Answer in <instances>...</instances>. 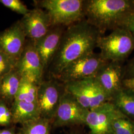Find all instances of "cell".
I'll return each instance as SVG.
<instances>
[{
  "label": "cell",
  "mask_w": 134,
  "mask_h": 134,
  "mask_svg": "<svg viewBox=\"0 0 134 134\" xmlns=\"http://www.w3.org/2000/svg\"><path fill=\"white\" fill-rule=\"evenodd\" d=\"M64 84L66 91L87 110H91L110 101L109 98L94 77Z\"/></svg>",
  "instance_id": "5b68a950"
},
{
  "label": "cell",
  "mask_w": 134,
  "mask_h": 134,
  "mask_svg": "<svg viewBox=\"0 0 134 134\" xmlns=\"http://www.w3.org/2000/svg\"><path fill=\"white\" fill-rule=\"evenodd\" d=\"M65 91V84L57 79L43 80L39 85L37 93L40 117L53 121Z\"/></svg>",
  "instance_id": "52a82bcc"
},
{
  "label": "cell",
  "mask_w": 134,
  "mask_h": 134,
  "mask_svg": "<svg viewBox=\"0 0 134 134\" xmlns=\"http://www.w3.org/2000/svg\"><path fill=\"white\" fill-rule=\"evenodd\" d=\"M100 32L82 19L67 27L57 52L48 68L49 78H56L70 63L94 52Z\"/></svg>",
  "instance_id": "6da1fadb"
},
{
  "label": "cell",
  "mask_w": 134,
  "mask_h": 134,
  "mask_svg": "<svg viewBox=\"0 0 134 134\" xmlns=\"http://www.w3.org/2000/svg\"><path fill=\"white\" fill-rule=\"evenodd\" d=\"M12 123V115L10 108L2 98H0V126H9Z\"/></svg>",
  "instance_id": "603a6c76"
},
{
  "label": "cell",
  "mask_w": 134,
  "mask_h": 134,
  "mask_svg": "<svg viewBox=\"0 0 134 134\" xmlns=\"http://www.w3.org/2000/svg\"><path fill=\"white\" fill-rule=\"evenodd\" d=\"M119 27L128 30L134 36V11L130 13L122 19Z\"/></svg>",
  "instance_id": "cb8c5ba5"
},
{
  "label": "cell",
  "mask_w": 134,
  "mask_h": 134,
  "mask_svg": "<svg viewBox=\"0 0 134 134\" xmlns=\"http://www.w3.org/2000/svg\"><path fill=\"white\" fill-rule=\"evenodd\" d=\"M15 63L4 53L0 51V83L3 78L15 69Z\"/></svg>",
  "instance_id": "44dd1931"
},
{
  "label": "cell",
  "mask_w": 134,
  "mask_h": 134,
  "mask_svg": "<svg viewBox=\"0 0 134 134\" xmlns=\"http://www.w3.org/2000/svg\"><path fill=\"white\" fill-rule=\"evenodd\" d=\"M122 63L108 62L94 77L110 101L113 96L123 87L125 67Z\"/></svg>",
  "instance_id": "7c38bea8"
},
{
  "label": "cell",
  "mask_w": 134,
  "mask_h": 134,
  "mask_svg": "<svg viewBox=\"0 0 134 134\" xmlns=\"http://www.w3.org/2000/svg\"><path fill=\"white\" fill-rule=\"evenodd\" d=\"M66 27L60 26L52 27L42 38L34 42L43 65L44 72L48 69L57 52Z\"/></svg>",
  "instance_id": "5bb4252c"
},
{
  "label": "cell",
  "mask_w": 134,
  "mask_h": 134,
  "mask_svg": "<svg viewBox=\"0 0 134 134\" xmlns=\"http://www.w3.org/2000/svg\"><path fill=\"white\" fill-rule=\"evenodd\" d=\"M108 62L101 56L100 53L92 52L70 63L55 79L66 83L93 77Z\"/></svg>",
  "instance_id": "8992f818"
},
{
  "label": "cell",
  "mask_w": 134,
  "mask_h": 134,
  "mask_svg": "<svg viewBox=\"0 0 134 134\" xmlns=\"http://www.w3.org/2000/svg\"><path fill=\"white\" fill-rule=\"evenodd\" d=\"M96 47L106 61L123 62L134 50V36L128 30L117 27L108 35H101Z\"/></svg>",
  "instance_id": "277c9868"
},
{
  "label": "cell",
  "mask_w": 134,
  "mask_h": 134,
  "mask_svg": "<svg viewBox=\"0 0 134 134\" xmlns=\"http://www.w3.org/2000/svg\"><path fill=\"white\" fill-rule=\"evenodd\" d=\"M21 77L15 69L6 75L0 83V98L12 104L19 88Z\"/></svg>",
  "instance_id": "e0dca14e"
},
{
  "label": "cell",
  "mask_w": 134,
  "mask_h": 134,
  "mask_svg": "<svg viewBox=\"0 0 134 134\" xmlns=\"http://www.w3.org/2000/svg\"><path fill=\"white\" fill-rule=\"evenodd\" d=\"M0 4L14 12L23 15L27 14L30 10L26 5L19 0H0Z\"/></svg>",
  "instance_id": "7402d4cb"
},
{
  "label": "cell",
  "mask_w": 134,
  "mask_h": 134,
  "mask_svg": "<svg viewBox=\"0 0 134 134\" xmlns=\"http://www.w3.org/2000/svg\"><path fill=\"white\" fill-rule=\"evenodd\" d=\"M27 37L18 20L5 30L0 31V51L11 59L16 65L27 42Z\"/></svg>",
  "instance_id": "8fae6325"
},
{
  "label": "cell",
  "mask_w": 134,
  "mask_h": 134,
  "mask_svg": "<svg viewBox=\"0 0 134 134\" xmlns=\"http://www.w3.org/2000/svg\"><path fill=\"white\" fill-rule=\"evenodd\" d=\"M110 102L123 115L134 121V90L123 86Z\"/></svg>",
  "instance_id": "2e32d148"
},
{
  "label": "cell",
  "mask_w": 134,
  "mask_h": 134,
  "mask_svg": "<svg viewBox=\"0 0 134 134\" xmlns=\"http://www.w3.org/2000/svg\"><path fill=\"white\" fill-rule=\"evenodd\" d=\"M123 86L134 90V77L124 79L123 81Z\"/></svg>",
  "instance_id": "4316f807"
},
{
  "label": "cell",
  "mask_w": 134,
  "mask_h": 134,
  "mask_svg": "<svg viewBox=\"0 0 134 134\" xmlns=\"http://www.w3.org/2000/svg\"><path fill=\"white\" fill-rule=\"evenodd\" d=\"M81 126H82L72 127L71 131L68 134H89L86 133L83 128H81Z\"/></svg>",
  "instance_id": "484cf974"
},
{
  "label": "cell",
  "mask_w": 134,
  "mask_h": 134,
  "mask_svg": "<svg viewBox=\"0 0 134 134\" xmlns=\"http://www.w3.org/2000/svg\"><path fill=\"white\" fill-rule=\"evenodd\" d=\"M27 38L35 42L46 35L52 27L47 12L36 7L20 20Z\"/></svg>",
  "instance_id": "4fadbf2b"
},
{
  "label": "cell",
  "mask_w": 134,
  "mask_h": 134,
  "mask_svg": "<svg viewBox=\"0 0 134 134\" xmlns=\"http://www.w3.org/2000/svg\"><path fill=\"white\" fill-rule=\"evenodd\" d=\"M15 69L21 78L26 79L38 85L43 81L44 68L32 41L29 40L27 42V40Z\"/></svg>",
  "instance_id": "9c48e42d"
},
{
  "label": "cell",
  "mask_w": 134,
  "mask_h": 134,
  "mask_svg": "<svg viewBox=\"0 0 134 134\" xmlns=\"http://www.w3.org/2000/svg\"><path fill=\"white\" fill-rule=\"evenodd\" d=\"M134 77V57L125 67V79Z\"/></svg>",
  "instance_id": "d4e9b609"
},
{
  "label": "cell",
  "mask_w": 134,
  "mask_h": 134,
  "mask_svg": "<svg viewBox=\"0 0 134 134\" xmlns=\"http://www.w3.org/2000/svg\"><path fill=\"white\" fill-rule=\"evenodd\" d=\"M83 0L34 1L36 7L46 10L52 26L68 27L85 19Z\"/></svg>",
  "instance_id": "3957f363"
},
{
  "label": "cell",
  "mask_w": 134,
  "mask_h": 134,
  "mask_svg": "<svg viewBox=\"0 0 134 134\" xmlns=\"http://www.w3.org/2000/svg\"><path fill=\"white\" fill-rule=\"evenodd\" d=\"M123 115L110 101L88 110L85 125L90 130L89 134H110L112 122Z\"/></svg>",
  "instance_id": "30bf717a"
},
{
  "label": "cell",
  "mask_w": 134,
  "mask_h": 134,
  "mask_svg": "<svg viewBox=\"0 0 134 134\" xmlns=\"http://www.w3.org/2000/svg\"><path fill=\"white\" fill-rule=\"evenodd\" d=\"M39 85L33 81L21 78L19 88L14 100L23 101L38 104L37 93Z\"/></svg>",
  "instance_id": "d6986e66"
},
{
  "label": "cell",
  "mask_w": 134,
  "mask_h": 134,
  "mask_svg": "<svg viewBox=\"0 0 134 134\" xmlns=\"http://www.w3.org/2000/svg\"><path fill=\"white\" fill-rule=\"evenodd\" d=\"M21 125L19 134H50L52 121L40 117Z\"/></svg>",
  "instance_id": "ac0fdd59"
},
{
  "label": "cell",
  "mask_w": 134,
  "mask_h": 134,
  "mask_svg": "<svg viewBox=\"0 0 134 134\" xmlns=\"http://www.w3.org/2000/svg\"><path fill=\"white\" fill-rule=\"evenodd\" d=\"M88 111L66 91L52 121V126L60 128L84 126Z\"/></svg>",
  "instance_id": "ba28073f"
},
{
  "label": "cell",
  "mask_w": 134,
  "mask_h": 134,
  "mask_svg": "<svg viewBox=\"0 0 134 134\" xmlns=\"http://www.w3.org/2000/svg\"><path fill=\"white\" fill-rule=\"evenodd\" d=\"M0 134H16L14 128L1 130Z\"/></svg>",
  "instance_id": "83f0119b"
},
{
  "label": "cell",
  "mask_w": 134,
  "mask_h": 134,
  "mask_svg": "<svg viewBox=\"0 0 134 134\" xmlns=\"http://www.w3.org/2000/svg\"><path fill=\"white\" fill-rule=\"evenodd\" d=\"M10 111L12 123L22 124L40 117L38 104L23 101L14 100Z\"/></svg>",
  "instance_id": "9a60e30c"
},
{
  "label": "cell",
  "mask_w": 134,
  "mask_h": 134,
  "mask_svg": "<svg viewBox=\"0 0 134 134\" xmlns=\"http://www.w3.org/2000/svg\"><path fill=\"white\" fill-rule=\"evenodd\" d=\"M134 11V0H84L85 19L102 35L119 27L125 17Z\"/></svg>",
  "instance_id": "7a4b0ae2"
},
{
  "label": "cell",
  "mask_w": 134,
  "mask_h": 134,
  "mask_svg": "<svg viewBox=\"0 0 134 134\" xmlns=\"http://www.w3.org/2000/svg\"><path fill=\"white\" fill-rule=\"evenodd\" d=\"M110 134H134V121L124 115L117 117L111 124Z\"/></svg>",
  "instance_id": "ffe728a7"
}]
</instances>
